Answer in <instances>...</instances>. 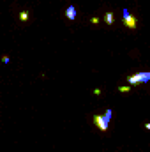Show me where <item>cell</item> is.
<instances>
[{"label":"cell","mask_w":150,"mask_h":152,"mask_svg":"<svg viewBox=\"0 0 150 152\" xmlns=\"http://www.w3.org/2000/svg\"><path fill=\"white\" fill-rule=\"evenodd\" d=\"M150 81V73L149 71H141V73H136V75H131L127 78V83L131 87L134 85H141V83H149Z\"/></svg>","instance_id":"1"},{"label":"cell","mask_w":150,"mask_h":152,"mask_svg":"<svg viewBox=\"0 0 150 152\" xmlns=\"http://www.w3.org/2000/svg\"><path fill=\"white\" fill-rule=\"evenodd\" d=\"M122 16H124V25H125L127 28H131V30H133V28H136L138 21H136V18H134L127 9H124V11H122Z\"/></svg>","instance_id":"2"},{"label":"cell","mask_w":150,"mask_h":152,"mask_svg":"<svg viewBox=\"0 0 150 152\" xmlns=\"http://www.w3.org/2000/svg\"><path fill=\"white\" fill-rule=\"evenodd\" d=\"M94 122H95V126H97L103 133H104V131H108V124H110V122H108L103 115H94Z\"/></svg>","instance_id":"3"},{"label":"cell","mask_w":150,"mask_h":152,"mask_svg":"<svg viewBox=\"0 0 150 152\" xmlns=\"http://www.w3.org/2000/svg\"><path fill=\"white\" fill-rule=\"evenodd\" d=\"M66 16H67V20H74L76 18V7L74 5H69L66 9Z\"/></svg>","instance_id":"4"},{"label":"cell","mask_w":150,"mask_h":152,"mask_svg":"<svg viewBox=\"0 0 150 152\" xmlns=\"http://www.w3.org/2000/svg\"><path fill=\"white\" fill-rule=\"evenodd\" d=\"M104 21H106L108 25H113V21H115V16H113V12H106V14H104Z\"/></svg>","instance_id":"5"},{"label":"cell","mask_w":150,"mask_h":152,"mask_svg":"<svg viewBox=\"0 0 150 152\" xmlns=\"http://www.w3.org/2000/svg\"><path fill=\"white\" fill-rule=\"evenodd\" d=\"M20 20L25 23V21L28 20V12H27V11H21V12H20Z\"/></svg>","instance_id":"6"},{"label":"cell","mask_w":150,"mask_h":152,"mask_svg":"<svg viewBox=\"0 0 150 152\" xmlns=\"http://www.w3.org/2000/svg\"><path fill=\"white\" fill-rule=\"evenodd\" d=\"M129 90H131V85H124V87L120 85V87H118V92H122V94H125V92H129Z\"/></svg>","instance_id":"7"},{"label":"cell","mask_w":150,"mask_h":152,"mask_svg":"<svg viewBox=\"0 0 150 152\" xmlns=\"http://www.w3.org/2000/svg\"><path fill=\"white\" fill-rule=\"evenodd\" d=\"M111 115H113V112H111V110H106V112H104V115H103V117H104V118H106V120L110 122V120H111Z\"/></svg>","instance_id":"8"},{"label":"cell","mask_w":150,"mask_h":152,"mask_svg":"<svg viewBox=\"0 0 150 152\" xmlns=\"http://www.w3.org/2000/svg\"><path fill=\"white\" fill-rule=\"evenodd\" d=\"M90 23H92V25H97V23H99V18L92 16V18H90Z\"/></svg>","instance_id":"9"},{"label":"cell","mask_w":150,"mask_h":152,"mask_svg":"<svg viewBox=\"0 0 150 152\" xmlns=\"http://www.w3.org/2000/svg\"><path fill=\"white\" fill-rule=\"evenodd\" d=\"M2 62H4V64H9V57H7V55H4V57H2Z\"/></svg>","instance_id":"10"}]
</instances>
